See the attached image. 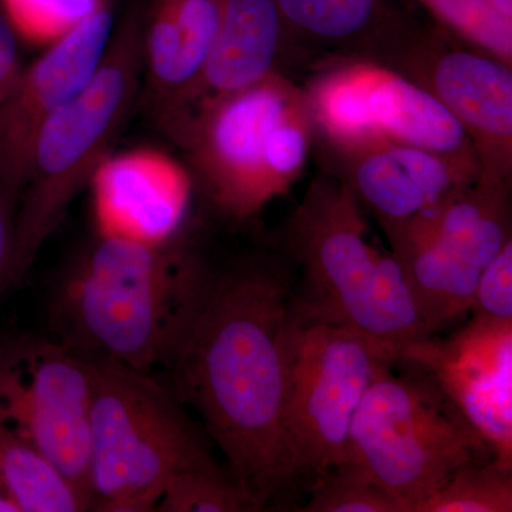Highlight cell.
<instances>
[{
	"label": "cell",
	"mask_w": 512,
	"mask_h": 512,
	"mask_svg": "<svg viewBox=\"0 0 512 512\" xmlns=\"http://www.w3.org/2000/svg\"><path fill=\"white\" fill-rule=\"evenodd\" d=\"M366 231L353 192L320 170L289 218L285 251L302 269L305 293L295 298L296 309L355 330L387 353L372 303L376 248Z\"/></svg>",
	"instance_id": "9"
},
{
	"label": "cell",
	"mask_w": 512,
	"mask_h": 512,
	"mask_svg": "<svg viewBox=\"0 0 512 512\" xmlns=\"http://www.w3.org/2000/svg\"><path fill=\"white\" fill-rule=\"evenodd\" d=\"M276 255L242 259L210 282L168 367L256 511L299 480L288 433V336L295 293Z\"/></svg>",
	"instance_id": "1"
},
{
	"label": "cell",
	"mask_w": 512,
	"mask_h": 512,
	"mask_svg": "<svg viewBox=\"0 0 512 512\" xmlns=\"http://www.w3.org/2000/svg\"><path fill=\"white\" fill-rule=\"evenodd\" d=\"M393 366L380 367L353 417L345 463L416 512L458 468L491 451L429 373L410 365L417 373L397 376Z\"/></svg>",
	"instance_id": "6"
},
{
	"label": "cell",
	"mask_w": 512,
	"mask_h": 512,
	"mask_svg": "<svg viewBox=\"0 0 512 512\" xmlns=\"http://www.w3.org/2000/svg\"><path fill=\"white\" fill-rule=\"evenodd\" d=\"M386 363L392 357L372 340L293 303L286 420L299 477L315 481L345 463L353 417Z\"/></svg>",
	"instance_id": "7"
},
{
	"label": "cell",
	"mask_w": 512,
	"mask_h": 512,
	"mask_svg": "<svg viewBox=\"0 0 512 512\" xmlns=\"http://www.w3.org/2000/svg\"><path fill=\"white\" fill-rule=\"evenodd\" d=\"M510 188L511 180L480 173L423 214L446 247L481 271L511 239Z\"/></svg>",
	"instance_id": "20"
},
{
	"label": "cell",
	"mask_w": 512,
	"mask_h": 512,
	"mask_svg": "<svg viewBox=\"0 0 512 512\" xmlns=\"http://www.w3.org/2000/svg\"><path fill=\"white\" fill-rule=\"evenodd\" d=\"M87 187L97 237L147 245L181 239L195 190L190 168L156 148L111 151Z\"/></svg>",
	"instance_id": "15"
},
{
	"label": "cell",
	"mask_w": 512,
	"mask_h": 512,
	"mask_svg": "<svg viewBox=\"0 0 512 512\" xmlns=\"http://www.w3.org/2000/svg\"><path fill=\"white\" fill-rule=\"evenodd\" d=\"M372 303L384 349L394 363L407 349L434 336L402 265L393 252L375 249Z\"/></svg>",
	"instance_id": "22"
},
{
	"label": "cell",
	"mask_w": 512,
	"mask_h": 512,
	"mask_svg": "<svg viewBox=\"0 0 512 512\" xmlns=\"http://www.w3.org/2000/svg\"><path fill=\"white\" fill-rule=\"evenodd\" d=\"M0 512H16L15 507L9 503L8 498L0 491Z\"/></svg>",
	"instance_id": "32"
},
{
	"label": "cell",
	"mask_w": 512,
	"mask_h": 512,
	"mask_svg": "<svg viewBox=\"0 0 512 512\" xmlns=\"http://www.w3.org/2000/svg\"><path fill=\"white\" fill-rule=\"evenodd\" d=\"M512 470L495 461L458 468L416 512H511Z\"/></svg>",
	"instance_id": "24"
},
{
	"label": "cell",
	"mask_w": 512,
	"mask_h": 512,
	"mask_svg": "<svg viewBox=\"0 0 512 512\" xmlns=\"http://www.w3.org/2000/svg\"><path fill=\"white\" fill-rule=\"evenodd\" d=\"M276 3L296 53L323 52L333 60H369L389 66L426 26L399 0Z\"/></svg>",
	"instance_id": "17"
},
{
	"label": "cell",
	"mask_w": 512,
	"mask_h": 512,
	"mask_svg": "<svg viewBox=\"0 0 512 512\" xmlns=\"http://www.w3.org/2000/svg\"><path fill=\"white\" fill-rule=\"evenodd\" d=\"M144 13L146 3L136 0L114 29L93 79L40 128L16 211L10 286L25 279L140 100Z\"/></svg>",
	"instance_id": "4"
},
{
	"label": "cell",
	"mask_w": 512,
	"mask_h": 512,
	"mask_svg": "<svg viewBox=\"0 0 512 512\" xmlns=\"http://www.w3.org/2000/svg\"><path fill=\"white\" fill-rule=\"evenodd\" d=\"M511 66L433 22L387 67L450 111L470 138L481 173L511 180Z\"/></svg>",
	"instance_id": "11"
},
{
	"label": "cell",
	"mask_w": 512,
	"mask_h": 512,
	"mask_svg": "<svg viewBox=\"0 0 512 512\" xmlns=\"http://www.w3.org/2000/svg\"><path fill=\"white\" fill-rule=\"evenodd\" d=\"M399 362L429 373L490 448L512 470V320L473 316L447 339L434 336Z\"/></svg>",
	"instance_id": "12"
},
{
	"label": "cell",
	"mask_w": 512,
	"mask_h": 512,
	"mask_svg": "<svg viewBox=\"0 0 512 512\" xmlns=\"http://www.w3.org/2000/svg\"><path fill=\"white\" fill-rule=\"evenodd\" d=\"M22 69L19 37L0 13V101L8 94Z\"/></svg>",
	"instance_id": "30"
},
{
	"label": "cell",
	"mask_w": 512,
	"mask_h": 512,
	"mask_svg": "<svg viewBox=\"0 0 512 512\" xmlns=\"http://www.w3.org/2000/svg\"><path fill=\"white\" fill-rule=\"evenodd\" d=\"M92 363L89 511H156L168 481L210 451L170 386L151 373Z\"/></svg>",
	"instance_id": "5"
},
{
	"label": "cell",
	"mask_w": 512,
	"mask_h": 512,
	"mask_svg": "<svg viewBox=\"0 0 512 512\" xmlns=\"http://www.w3.org/2000/svg\"><path fill=\"white\" fill-rule=\"evenodd\" d=\"M386 237L433 335L471 311L481 271L437 238L423 212Z\"/></svg>",
	"instance_id": "19"
},
{
	"label": "cell",
	"mask_w": 512,
	"mask_h": 512,
	"mask_svg": "<svg viewBox=\"0 0 512 512\" xmlns=\"http://www.w3.org/2000/svg\"><path fill=\"white\" fill-rule=\"evenodd\" d=\"M93 363L55 338L0 345V429L49 457L86 495Z\"/></svg>",
	"instance_id": "10"
},
{
	"label": "cell",
	"mask_w": 512,
	"mask_h": 512,
	"mask_svg": "<svg viewBox=\"0 0 512 512\" xmlns=\"http://www.w3.org/2000/svg\"><path fill=\"white\" fill-rule=\"evenodd\" d=\"M165 133L183 147L195 187L212 207L244 222L299 180L315 124L305 89L272 74L198 101Z\"/></svg>",
	"instance_id": "3"
},
{
	"label": "cell",
	"mask_w": 512,
	"mask_h": 512,
	"mask_svg": "<svg viewBox=\"0 0 512 512\" xmlns=\"http://www.w3.org/2000/svg\"><path fill=\"white\" fill-rule=\"evenodd\" d=\"M224 0H151L141 35L148 104L163 130L200 79L220 28Z\"/></svg>",
	"instance_id": "16"
},
{
	"label": "cell",
	"mask_w": 512,
	"mask_h": 512,
	"mask_svg": "<svg viewBox=\"0 0 512 512\" xmlns=\"http://www.w3.org/2000/svg\"><path fill=\"white\" fill-rule=\"evenodd\" d=\"M495 9L505 16V18L512 20V0H490Z\"/></svg>",
	"instance_id": "31"
},
{
	"label": "cell",
	"mask_w": 512,
	"mask_h": 512,
	"mask_svg": "<svg viewBox=\"0 0 512 512\" xmlns=\"http://www.w3.org/2000/svg\"><path fill=\"white\" fill-rule=\"evenodd\" d=\"M158 512H244L254 505L212 456L175 474L158 501Z\"/></svg>",
	"instance_id": "23"
},
{
	"label": "cell",
	"mask_w": 512,
	"mask_h": 512,
	"mask_svg": "<svg viewBox=\"0 0 512 512\" xmlns=\"http://www.w3.org/2000/svg\"><path fill=\"white\" fill-rule=\"evenodd\" d=\"M471 311L481 318L512 320V239L481 269Z\"/></svg>",
	"instance_id": "28"
},
{
	"label": "cell",
	"mask_w": 512,
	"mask_h": 512,
	"mask_svg": "<svg viewBox=\"0 0 512 512\" xmlns=\"http://www.w3.org/2000/svg\"><path fill=\"white\" fill-rule=\"evenodd\" d=\"M101 0H0V13L19 39L49 46L76 28Z\"/></svg>",
	"instance_id": "27"
},
{
	"label": "cell",
	"mask_w": 512,
	"mask_h": 512,
	"mask_svg": "<svg viewBox=\"0 0 512 512\" xmlns=\"http://www.w3.org/2000/svg\"><path fill=\"white\" fill-rule=\"evenodd\" d=\"M436 25L467 45L512 64V20L490 0H416Z\"/></svg>",
	"instance_id": "25"
},
{
	"label": "cell",
	"mask_w": 512,
	"mask_h": 512,
	"mask_svg": "<svg viewBox=\"0 0 512 512\" xmlns=\"http://www.w3.org/2000/svg\"><path fill=\"white\" fill-rule=\"evenodd\" d=\"M0 491L16 512L89 511L86 495L49 457L2 429Z\"/></svg>",
	"instance_id": "21"
},
{
	"label": "cell",
	"mask_w": 512,
	"mask_h": 512,
	"mask_svg": "<svg viewBox=\"0 0 512 512\" xmlns=\"http://www.w3.org/2000/svg\"><path fill=\"white\" fill-rule=\"evenodd\" d=\"M291 49L295 47L276 0H224L220 28L200 79L183 113L164 131L198 101L237 92L272 74H284L282 67L291 60Z\"/></svg>",
	"instance_id": "18"
},
{
	"label": "cell",
	"mask_w": 512,
	"mask_h": 512,
	"mask_svg": "<svg viewBox=\"0 0 512 512\" xmlns=\"http://www.w3.org/2000/svg\"><path fill=\"white\" fill-rule=\"evenodd\" d=\"M320 170L342 181L390 234L473 183L480 165L403 144L313 140Z\"/></svg>",
	"instance_id": "14"
},
{
	"label": "cell",
	"mask_w": 512,
	"mask_h": 512,
	"mask_svg": "<svg viewBox=\"0 0 512 512\" xmlns=\"http://www.w3.org/2000/svg\"><path fill=\"white\" fill-rule=\"evenodd\" d=\"M114 29L113 0H101L89 18L23 67L0 101V177L19 198L40 128L93 79Z\"/></svg>",
	"instance_id": "13"
},
{
	"label": "cell",
	"mask_w": 512,
	"mask_h": 512,
	"mask_svg": "<svg viewBox=\"0 0 512 512\" xmlns=\"http://www.w3.org/2000/svg\"><path fill=\"white\" fill-rule=\"evenodd\" d=\"M211 272L181 239L147 245L97 237L53 291V338L90 362L168 370Z\"/></svg>",
	"instance_id": "2"
},
{
	"label": "cell",
	"mask_w": 512,
	"mask_h": 512,
	"mask_svg": "<svg viewBox=\"0 0 512 512\" xmlns=\"http://www.w3.org/2000/svg\"><path fill=\"white\" fill-rule=\"evenodd\" d=\"M305 512H406L359 468L340 464L313 481Z\"/></svg>",
	"instance_id": "26"
},
{
	"label": "cell",
	"mask_w": 512,
	"mask_h": 512,
	"mask_svg": "<svg viewBox=\"0 0 512 512\" xmlns=\"http://www.w3.org/2000/svg\"><path fill=\"white\" fill-rule=\"evenodd\" d=\"M19 197L0 177V293L10 288L15 220Z\"/></svg>",
	"instance_id": "29"
},
{
	"label": "cell",
	"mask_w": 512,
	"mask_h": 512,
	"mask_svg": "<svg viewBox=\"0 0 512 512\" xmlns=\"http://www.w3.org/2000/svg\"><path fill=\"white\" fill-rule=\"evenodd\" d=\"M303 89L319 140L403 144L480 165L470 138L450 111L419 84L383 64L333 60L322 64Z\"/></svg>",
	"instance_id": "8"
}]
</instances>
